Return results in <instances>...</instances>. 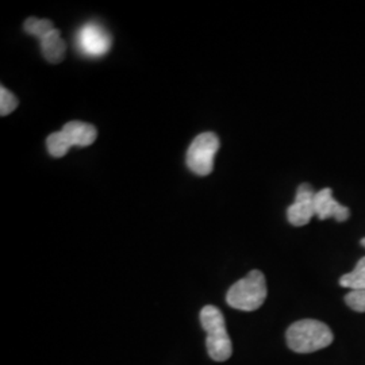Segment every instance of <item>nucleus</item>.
Returning a JSON list of instances; mask_svg holds the SVG:
<instances>
[{"instance_id":"1","label":"nucleus","mask_w":365,"mask_h":365,"mask_svg":"<svg viewBox=\"0 0 365 365\" xmlns=\"http://www.w3.org/2000/svg\"><path fill=\"white\" fill-rule=\"evenodd\" d=\"M287 344L297 353H313L329 346L334 336L327 324L317 319H302L288 327Z\"/></svg>"},{"instance_id":"2","label":"nucleus","mask_w":365,"mask_h":365,"mask_svg":"<svg viewBox=\"0 0 365 365\" xmlns=\"http://www.w3.org/2000/svg\"><path fill=\"white\" fill-rule=\"evenodd\" d=\"M267 295L268 289L265 276L255 269L230 287L226 295V302L235 310L255 312L264 304Z\"/></svg>"},{"instance_id":"3","label":"nucleus","mask_w":365,"mask_h":365,"mask_svg":"<svg viewBox=\"0 0 365 365\" xmlns=\"http://www.w3.org/2000/svg\"><path fill=\"white\" fill-rule=\"evenodd\" d=\"M200 324L207 334L206 346L210 357L220 363L229 360L233 353V346L221 310L215 306L203 307L200 312Z\"/></svg>"},{"instance_id":"4","label":"nucleus","mask_w":365,"mask_h":365,"mask_svg":"<svg viewBox=\"0 0 365 365\" xmlns=\"http://www.w3.org/2000/svg\"><path fill=\"white\" fill-rule=\"evenodd\" d=\"M220 149V138L214 133H202L190 145L187 167L197 176H207L214 170V158Z\"/></svg>"},{"instance_id":"5","label":"nucleus","mask_w":365,"mask_h":365,"mask_svg":"<svg viewBox=\"0 0 365 365\" xmlns=\"http://www.w3.org/2000/svg\"><path fill=\"white\" fill-rule=\"evenodd\" d=\"M78 45L83 54L88 57H102L111 48V37L105 27L87 24L78 30Z\"/></svg>"},{"instance_id":"6","label":"nucleus","mask_w":365,"mask_h":365,"mask_svg":"<svg viewBox=\"0 0 365 365\" xmlns=\"http://www.w3.org/2000/svg\"><path fill=\"white\" fill-rule=\"evenodd\" d=\"M315 191L313 185L304 182L297 190L295 202L287 209V218L292 226H304L315 215Z\"/></svg>"},{"instance_id":"7","label":"nucleus","mask_w":365,"mask_h":365,"mask_svg":"<svg viewBox=\"0 0 365 365\" xmlns=\"http://www.w3.org/2000/svg\"><path fill=\"white\" fill-rule=\"evenodd\" d=\"M315 215L325 221L334 218L337 222H345L351 217V210L346 206L339 205L334 199L331 188H324L315 194Z\"/></svg>"},{"instance_id":"8","label":"nucleus","mask_w":365,"mask_h":365,"mask_svg":"<svg viewBox=\"0 0 365 365\" xmlns=\"http://www.w3.org/2000/svg\"><path fill=\"white\" fill-rule=\"evenodd\" d=\"M61 131L66 135L71 146H81V148L90 146L96 141V137H98V131L95 129V126H92L90 123L78 122V120L68 122Z\"/></svg>"},{"instance_id":"9","label":"nucleus","mask_w":365,"mask_h":365,"mask_svg":"<svg viewBox=\"0 0 365 365\" xmlns=\"http://www.w3.org/2000/svg\"><path fill=\"white\" fill-rule=\"evenodd\" d=\"M41 51L43 57L52 63L58 64L64 60L66 52V43L64 39L61 38V34L57 29H53L51 33H48L43 38L39 39Z\"/></svg>"},{"instance_id":"10","label":"nucleus","mask_w":365,"mask_h":365,"mask_svg":"<svg viewBox=\"0 0 365 365\" xmlns=\"http://www.w3.org/2000/svg\"><path fill=\"white\" fill-rule=\"evenodd\" d=\"M339 284L342 287L351 288L352 291L365 289V257L359 260L352 272L341 276Z\"/></svg>"},{"instance_id":"11","label":"nucleus","mask_w":365,"mask_h":365,"mask_svg":"<svg viewBox=\"0 0 365 365\" xmlns=\"http://www.w3.org/2000/svg\"><path fill=\"white\" fill-rule=\"evenodd\" d=\"M46 148H48V152L52 155L53 157H64L68 150L72 148L68 140L66 138V135L63 134V131H56L52 133L48 140H46Z\"/></svg>"},{"instance_id":"12","label":"nucleus","mask_w":365,"mask_h":365,"mask_svg":"<svg viewBox=\"0 0 365 365\" xmlns=\"http://www.w3.org/2000/svg\"><path fill=\"white\" fill-rule=\"evenodd\" d=\"M53 29H56L52 21L49 19H38V18H29L25 22V31L30 36H34L37 38H43L48 33H51Z\"/></svg>"},{"instance_id":"13","label":"nucleus","mask_w":365,"mask_h":365,"mask_svg":"<svg viewBox=\"0 0 365 365\" xmlns=\"http://www.w3.org/2000/svg\"><path fill=\"white\" fill-rule=\"evenodd\" d=\"M18 107V99L13 95V92L7 88H0V115L6 117L11 114L14 110Z\"/></svg>"},{"instance_id":"14","label":"nucleus","mask_w":365,"mask_h":365,"mask_svg":"<svg viewBox=\"0 0 365 365\" xmlns=\"http://www.w3.org/2000/svg\"><path fill=\"white\" fill-rule=\"evenodd\" d=\"M345 303L357 313H365V289L351 291L345 295Z\"/></svg>"},{"instance_id":"15","label":"nucleus","mask_w":365,"mask_h":365,"mask_svg":"<svg viewBox=\"0 0 365 365\" xmlns=\"http://www.w3.org/2000/svg\"><path fill=\"white\" fill-rule=\"evenodd\" d=\"M361 245H363V247H364L365 248V238H363V240H361Z\"/></svg>"}]
</instances>
